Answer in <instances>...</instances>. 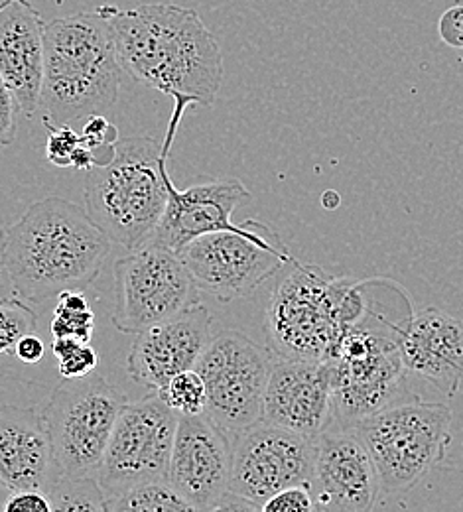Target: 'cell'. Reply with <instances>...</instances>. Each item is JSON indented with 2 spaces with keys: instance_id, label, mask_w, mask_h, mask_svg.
<instances>
[{
  "instance_id": "1",
  "label": "cell",
  "mask_w": 463,
  "mask_h": 512,
  "mask_svg": "<svg viewBox=\"0 0 463 512\" xmlns=\"http://www.w3.org/2000/svg\"><path fill=\"white\" fill-rule=\"evenodd\" d=\"M123 69L136 83L184 105L211 107L223 81L219 42L196 10L178 4L97 8Z\"/></svg>"
},
{
  "instance_id": "2",
  "label": "cell",
  "mask_w": 463,
  "mask_h": 512,
  "mask_svg": "<svg viewBox=\"0 0 463 512\" xmlns=\"http://www.w3.org/2000/svg\"><path fill=\"white\" fill-rule=\"evenodd\" d=\"M111 239L87 209L64 197H44L8 227H0L2 268L16 294L32 304L67 290H87L111 253Z\"/></svg>"
},
{
  "instance_id": "3",
  "label": "cell",
  "mask_w": 463,
  "mask_h": 512,
  "mask_svg": "<svg viewBox=\"0 0 463 512\" xmlns=\"http://www.w3.org/2000/svg\"><path fill=\"white\" fill-rule=\"evenodd\" d=\"M188 105L174 103L162 140L129 136L117 142L115 158L89 172L85 209L93 223L129 251L142 247L168 205V160Z\"/></svg>"
},
{
  "instance_id": "4",
  "label": "cell",
  "mask_w": 463,
  "mask_h": 512,
  "mask_svg": "<svg viewBox=\"0 0 463 512\" xmlns=\"http://www.w3.org/2000/svg\"><path fill=\"white\" fill-rule=\"evenodd\" d=\"M44 38V117L54 125H71L111 111L125 69L97 8L46 22Z\"/></svg>"
},
{
  "instance_id": "5",
  "label": "cell",
  "mask_w": 463,
  "mask_h": 512,
  "mask_svg": "<svg viewBox=\"0 0 463 512\" xmlns=\"http://www.w3.org/2000/svg\"><path fill=\"white\" fill-rule=\"evenodd\" d=\"M367 310L363 284L294 260L266 308L268 349L278 359H328L341 333Z\"/></svg>"
},
{
  "instance_id": "6",
  "label": "cell",
  "mask_w": 463,
  "mask_h": 512,
  "mask_svg": "<svg viewBox=\"0 0 463 512\" xmlns=\"http://www.w3.org/2000/svg\"><path fill=\"white\" fill-rule=\"evenodd\" d=\"M452 420L444 402L398 400L353 424L375 463L381 497L408 493L446 459Z\"/></svg>"
},
{
  "instance_id": "7",
  "label": "cell",
  "mask_w": 463,
  "mask_h": 512,
  "mask_svg": "<svg viewBox=\"0 0 463 512\" xmlns=\"http://www.w3.org/2000/svg\"><path fill=\"white\" fill-rule=\"evenodd\" d=\"M400 325L383 320L369 304L367 314L337 339L328 357L337 424L353 426L402 400L408 369L398 347Z\"/></svg>"
},
{
  "instance_id": "8",
  "label": "cell",
  "mask_w": 463,
  "mask_h": 512,
  "mask_svg": "<svg viewBox=\"0 0 463 512\" xmlns=\"http://www.w3.org/2000/svg\"><path fill=\"white\" fill-rule=\"evenodd\" d=\"M127 396L101 375L62 379L44 404L60 477H97Z\"/></svg>"
},
{
  "instance_id": "9",
  "label": "cell",
  "mask_w": 463,
  "mask_h": 512,
  "mask_svg": "<svg viewBox=\"0 0 463 512\" xmlns=\"http://www.w3.org/2000/svg\"><path fill=\"white\" fill-rule=\"evenodd\" d=\"M201 304V290L178 251L146 243L115 262L111 323L127 335Z\"/></svg>"
},
{
  "instance_id": "10",
  "label": "cell",
  "mask_w": 463,
  "mask_h": 512,
  "mask_svg": "<svg viewBox=\"0 0 463 512\" xmlns=\"http://www.w3.org/2000/svg\"><path fill=\"white\" fill-rule=\"evenodd\" d=\"M276 355L235 329L209 337L196 371L207 392L205 414L231 438L263 420Z\"/></svg>"
},
{
  "instance_id": "11",
  "label": "cell",
  "mask_w": 463,
  "mask_h": 512,
  "mask_svg": "<svg viewBox=\"0 0 463 512\" xmlns=\"http://www.w3.org/2000/svg\"><path fill=\"white\" fill-rule=\"evenodd\" d=\"M199 290L219 302L251 296L294 258L280 235L265 223L251 233L201 235L178 251Z\"/></svg>"
},
{
  "instance_id": "12",
  "label": "cell",
  "mask_w": 463,
  "mask_h": 512,
  "mask_svg": "<svg viewBox=\"0 0 463 512\" xmlns=\"http://www.w3.org/2000/svg\"><path fill=\"white\" fill-rule=\"evenodd\" d=\"M178 418L158 392L127 402L97 475L105 497L138 483L168 479Z\"/></svg>"
},
{
  "instance_id": "13",
  "label": "cell",
  "mask_w": 463,
  "mask_h": 512,
  "mask_svg": "<svg viewBox=\"0 0 463 512\" xmlns=\"http://www.w3.org/2000/svg\"><path fill=\"white\" fill-rule=\"evenodd\" d=\"M316 442L263 420L233 436L229 493L263 511V505L278 491L292 485L310 487Z\"/></svg>"
},
{
  "instance_id": "14",
  "label": "cell",
  "mask_w": 463,
  "mask_h": 512,
  "mask_svg": "<svg viewBox=\"0 0 463 512\" xmlns=\"http://www.w3.org/2000/svg\"><path fill=\"white\" fill-rule=\"evenodd\" d=\"M231 436L205 412L180 414L168 467V483L192 507L215 511L229 493Z\"/></svg>"
},
{
  "instance_id": "15",
  "label": "cell",
  "mask_w": 463,
  "mask_h": 512,
  "mask_svg": "<svg viewBox=\"0 0 463 512\" xmlns=\"http://www.w3.org/2000/svg\"><path fill=\"white\" fill-rule=\"evenodd\" d=\"M310 491L316 511H371L381 499L375 463L353 426L333 422L318 438Z\"/></svg>"
},
{
  "instance_id": "16",
  "label": "cell",
  "mask_w": 463,
  "mask_h": 512,
  "mask_svg": "<svg viewBox=\"0 0 463 512\" xmlns=\"http://www.w3.org/2000/svg\"><path fill=\"white\" fill-rule=\"evenodd\" d=\"M263 422L318 440L335 422L328 359H278L266 384Z\"/></svg>"
},
{
  "instance_id": "17",
  "label": "cell",
  "mask_w": 463,
  "mask_h": 512,
  "mask_svg": "<svg viewBox=\"0 0 463 512\" xmlns=\"http://www.w3.org/2000/svg\"><path fill=\"white\" fill-rule=\"evenodd\" d=\"M166 186V211L146 243L180 251L201 235L219 231L251 233L257 225L253 219L241 225L231 221L233 211L251 197L249 190L239 180H215L192 186L188 190H178L172 182V176L168 174Z\"/></svg>"
},
{
  "instance_id": "18",
  "label": "cell",
  "mask_w": 463,
  "mask_h": 512,
  "mask_svg": "<svg viewBox=\"0 0 463 512\" xmlns=\"http://www.w3.org/2000/svg\"><path fill=\"white\" fill-rule=\"evenodd\" d=\"M209 337L211 314L198 304L140 331L127 359V371L134 383L158 392L178 373L196 369Z\"/></svg>"
},
{
  "instance_id": "19",
  "label": "cell",
  "mask_w": 463,
  "mask_h": 512,
  "mask_svg": "<svg viewBox=\"0 0 463 512\" xmlns=\"http://www.w3.org/2000/svg\"><path fill=\"white\" fill-rule=\"evenodd\" d=\"M44 36L46 22L30 0H0V75L24 117L40 109Z\"/></svg>"
},
{
  "instance_id": "20",
  "label": "cell",
  "mask_w": 463,
  "mask_h": 512,
  "mask_svg": "<svg viewBox=\"0 0 463 512\" xmlns=\"http://www.w3.org/2000/svg\"><path fill=\"white\" fill-rule=\"evenodd\" d=\"M398 347L408 373L452 398L463 381V321L424 308L410 314L398 329Z\"/></svg>"
},
{
  "instance_id": "21",
  "label": "cell",
  "mask_w": 463,
  "mask_h": 512,
  "mask_svg": "<svg viewBox=\"0 0 463 512\" xmlns=\"http://www.w3.org/2000/svg\"><path fill=\"white\" fill-rule=\"evenodd\" d=\"M58 477L44 416L36 408L0 406V487L48 493Z\"/></svg>"
},
{
  "instance_id": "22",
  "label": "cell",
  "mask_w": 463,
  "mask_h": 512,
  "mask_svg": "<svg viewBox=\"0 0 463 512\" xmlns=\"http://www.w3.org/2000/svg\"><path fill=\"white\" fill-rule=\"evenodd\" d=\"M192 507L176 493L168 479L138 483L107 497V512H180Z\"/></svg>"
},
{
  "instance_id": "23",
  "label": "cell",
  "mask_w": 463,
  "mask_h": 512,
  "mask_svg": "<svg viewBox=\"0 0 463 512\" xmlns=\"http://www.w3.org/2000/svg\"><path fill=\"white\" fill-rule=\"evenodd\" d=\"M46 495L52 512H107V497L97 477H58Z\"/></svg>"
},
{
  "instance_id": "24",
  "label": "cell",
  "mask_w": 463,
  "mask_h": 512,
  "mask_svg": "<svg viewBox=\"0 0 463 512\" xmlns=\"http://www.w3.org/2000/svg\"><path fill=\"white\" fill-rule=\"evenodd\" d=\"M50 331L54 337H73L81 343H91L95 314L81 290H67L58 296Z\"/></svg>"
},
{
  "instance_id": "25",
  "label": "cell",
  "mask_w": 463,
  "mask_h": 512,
  "mask_svg": "<svg viewBox=\"0 0 463 512\" xmlns=\"http://www.w3.org/2000/svg\"><path fill=\"white\" fill-rule=\"evenodd\" d=\"M38 314L20 296L0 298V355H14L16 343L28 333H36Z\"/></svg>"
},
{
  "instance_id": "26",
  "label": "cell",
  "mask_w": 463,
  "mask_h": 512,
  "mask_svg": "<svg viewBox=\"0 0 463 512\" xmlns=\"http://www.w3.org/2000/svg\"><path fill=\"white\" fill-rule=\"evenodd\" d=\"M160 398L178 414H203L207 404L205 383L196 369L182 371L158 390Z\"/></svg>"
},
{
  "instance_id": "27",
  "label": "cell",
  "mask_w": 463,
  "mask_h": 512,
  "mask_svg": "<svg viewBox=\"0 0 463 512\" xmlns=\"http://www.w3.org/2000/svg\"><path fill=\"white\" fill-rule=\"evenodd\" d=\"M117 142L119 130L105 115H91L85 119L81 128V144L91 150L97 166H105L115 158Z\"/></svg>"
},
{
  "instance_id": "28",
  "label": "cell",
  "mask_w": 463,
  "mask_h": 512,
  "mask_svg": "<svg viewBox=\"0 0 463 512\" xmlns=\"http://www.w3.org/2000/svg\"><path fill=\"white\" fill-rule=\"evenodd\" d=\"M44 127L48 130L46 158L58 168H71V156L81 144V134L71 125H54L44 117Z\"/></svg>"
},
{
  "instance_id": "29",
  "label": "cell",
  "mask_w": 463,
  "mask_h": 512,
  "mask_svg": "<svg viewBox=\"0 0 463 512\" xmlns=\"http://www.w3.org/2000/svg\"><path fill=\"white\" fill-rule=\"evenodd\" d=\"M316 511L314 495L308 485H292L276 495H272L265 505L263 512H312Z\"/></svg>"
},
{
  "instance_id": "30",
  "label": "cell",
  "mask_w": 463,
  "mask_h": 512,
  "mask_svg": "<svg viewBox=\"0 0 463 512\" xmlns=\"http://www.w3.org/2000/svg\"><path fill=\"white\" fill-rule=\"evenodd\" d=\"M99 365V353L89 343H77L67 355L58 359L62 379H81L91 375Z\"/></svg>"
},
{
  "instance_id": "31",
  "label": "cell",
  "mask_w": 463,
  "mask_h": 512,
  "mask_svg": "<svg viewBox=\"0 0 463 512\" xmlns=\"http://www.w3.org/2000/svg\"><path fill=\"white\" fill-rule=\"evenodd\" d=\"M2 509L4 512H52V505L44 491L22 489L12 491Z\"/></svg>"
},
{
  "instance_id": "32",
  "label": "cell",
  "mask_w": 463,
  "mask_h": 512,
  "mask_svg": "<svg viewBox=\"0 0 463 512\" xmlns=\"http://www.w3.org/2000/svg\"><path fill=\"white\" fill-rule=\"evenodd\" d=\"M16 101L0 75V146H10L16 136Z\"/></svg>"
},
{
  "instance_id": "33",
  "label": "cell",
  "mask_w": 463,
  "mask_h": 512,
  "mask_svg": "<svg viewBox=\"0 0 463 512\" xmlns=\"http://www.w3.org/2000/svg\"><path fill=\"white\" fill-rule=\"evenodd\" d=\"M44 355H46V345L36 333H28V335L20 337V341L16 343V349H14V357L26 365L40 363L44 359Z\"/></svg>"
},
{
  "instance_id": "34",
  "label": "cell",
  "mask_w": 463,
  "mask_h": 512,
  "mask_svg": "<svg viewBox=\"0 0 463 512\" xmlns=\"http://www.w3.org/2000/svg\"><path fill=\"white\" fill-rule=\"evenodd\" d=\"M0 272H4V268H2V249H0Z\"/></svg>"
}]
</instances>
